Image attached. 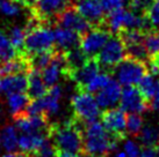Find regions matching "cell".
I'll list each match as a JSON object with an SVG mask.
<instances>
[{"instance_id": "cell-1", "label": "cell", "mask_w": 159, "mask_h": 157, "mask_svg": "<svg viewBox=\"0 0 159 157\" xmlns=\"http://www.w3.org/2000/svg\"><path fill=\"white\" fill-rule=\"evenodd\" d=\"M83 153L89 157H106L117 148L121 139L116 138L107 129L102 122L92 121L85 125Z\"/></svg>"}, {"instance_id": "cell-2", "label": "cell", "mask_w": 159, "mask_h": 157, "mask_svg": "<svg viewBox=\"0 0 159 157\" xmlns=\"http://www.w3.org/2000/svg\"><path fill=\"white\" fill-rule=\"evenodd\" d=\"M58 151L69 154L83 153L84 148V134L79 126V121L75 118L63 124L51 125L50 136Z\"/></svg>"}, {"instance_id": "cell-3", "label": "cell", "mask_w": 159, "mask_h": 157, "mask_svg": "<svg viewBox=\"0 0 159 157\" xmlns=\"http://www.w3.org/2000/svg\"><path fill=\"white\" fill-rule=\"evenodd\" d=\"M27 36L25 40V53L33 56L36 53L53 50L55 31L50 29L48 23L41 22L31 16L26 26Z\"/></svg>"}, {"instance_id": "cell-4", "label": "cell", "mask_w": 159, "mask_h": 157, "mask_svg": "<svg viewBox=\"0 0 159 157\" xmlns=\"http://www.w3.org/2000/svg\"><path fill=\"white\" fill-rule=\"evenodd\" d=\"M73 118L81 124L95 121L101 117V108L99 106L97 98L91 92L78 89V92L71 100Z\"/></svg>"}, {"instance_id": "cell-5", "label": "cell", "mask_w": 159, "mask_h": 157, "mask_svg": "<svg viewBox=\"0 0 159 157\" xmlns=\"http://www.w3.org/2000/svg\"><path fill=\"white\" fill-rule=\"evenodd\" d=\"M148 73L145 61L135 58H124L123 60L113 68L114 78L123 87L136 86L139 83L143 76Z\"/></svg>"}, {"instance_id": "cell-6", "label": "cell", "mask_w": 159, "mask_h": 157, "mask_svg": "<svg viewBox=\"0 0 159 157\" xmlns=\"http://www.w3.org/2000/svg\"><path fill=\"white\" fill-rule=\"evenodd\" d=\"M62 87L55 84L48 89V92L44 96L31 100L28 105L26 112L30 114H44L47 117L56 114L59 111L61 98H62Z\"/></svg>"}, {"instance_id": "cell-7", "label": "cell", "mask_w": 159, "mask_h": 157, "mask_svg": "<svg viewBox=\"0 0 159 157\" xmlns=\"http://www.w3.org/2000/svg\"><path fill=\"white\" fill-rule=\"evenodd\" d=\"M127 56V48L123 39L121 37H109L105 44V46L101 49V51L97 54V59L100 62V65L105 68H114L116 65H119Z\"/></svg>"}, {"instance_id": "cell-8", "label": "cell", "mask_w": 159, "mask_h": 157, "mask_svg": "<svg viewBox=\"0 0 159 157\" xmlns=\"http://www.w3.org/2000/svg\"><path fill=\"white\" fill-rule=\"evenodd\" d=\"M71 5V0H36L30 7V13L36 20L49 23L51 20L55 21L58 15Z\"/></svg>"}, {"instance_id": "cell-9", "label": "cell", "mask_w": 159, "mask_h": 157, "mask_svg": "<svg viewBox=\"0 0 159 157\" xmlns=\"http://www.w3.org/2000/svg\"><path fill=\"white\" fill-rule=\"evenodd\" d=\"M111 37V32L107 28H91L87 32L80 37L79 46L89 58L97 57V54L105 46Z\"/></svg>"}, {"instance_id": "cell-10", "label": "cell", "mask_w": 159, "mask_h": 157, "mask_svg": "<svg viewBox=\"0 0 159 157\" xmlns=\"http://www.w3.org/2000/svg\"><path fill=\"white\" fill-rule=\"evenodd\" d=\"M120 108L128 113H144L149 109L150 102L146 100L141 90L135 86H128L122 89L120 98Z\"/></svg>"}, {"instance_id": "cell-11", "label": "cell", "mask_w": 159, "mask_h": 157, "mask_svg": "<svg viewBox=\"0 0 159 157\" xmlns=\"http://www.w3.org/2000/svg\"><path fill=\"white\" fill-rule=\"evenodd\" d=\"M15 127L21 133H47L50 136L51 124H49L48 117L44 114H30L23 112L13 117Z\"/></svg>"}, {"instance_id": "cell-12", "label": "cell", "mask_w": 159, "mask_h": 157, "mask_svg": "<svg viewBox=\"0 0 159 157\" xmlns=\"http://www.w3.org/2000/svg\"><path fill=\"white\" fill-rule=\"evenodd\" d=\"M55 23L58 27H63V28H67L71 30L78 32L79 35H84L85 32L91 29V23H89L86 19L81 15V14L77 11L75 6L73 7L72 5L69 6L65 11H63L62 13L58 15Z\"/></svg>"}, {"instance_id": "cell-13", "label": "cell", "mask_w": 159, "mask_h": 157, "mask_svg": "<svg viewBox=\"0 0 159 157\" xmlns=\"http://www.w3.org/2000/svg\"><path fill=\"white\" fill-rule=\"evenodd\" d=\"M101 121L111 134L123 140L127 133V116L121 108H111L101 113Z\"/></svg>"}, {"instance_id": "cell-14", "label": "cell", "mask_w": 159, "mask_h": 157, "mask_svg": "<svg viewBox=\"0 0 159 157\" xmlns=\"http://www.w3.org/2000/svg\"><path fill=\"white\" fill-rule=\"evenodd\" d=\"M100 72H101L100 62L95 57H91L84 65L71 72L67 76L75 83L78 89H85V87L92 81V78L97 76Z\"/></svg>"}, {"instance_id": "cell-15", "label": "cell", "mask_w": 159, "mask_h": 157, "mask_svg": "<svg viewBox=\"0 0 159 157\" xmlns=\"http://www.w3.org/2000/svg\"><path fill=\"white\" fill-rule=\"evenodd\" d=\"M122 94V86L117 80L111 78V80L107 83L101 90L97 92V102L101 110H107L111 108H115L120 103Z\"/></svg>"}, {"instance_id": "cell-16", "label": "cell", "mask_w": 159, "mask_h": 157, "mask_svg": "<svg viewBox=\"0 0 159 157\" xmlns=\"http://www.w3.org/2000/svg\"><path fill=\"white\" fill-rule=\"evenodd\" d=\"M75 8L91 24H99L103 20L105 9L100 0H78Z\"/></svg>"}, {"instance_id": "cell-17", "label": "cell", "mask_w": 159, "mask_h": 157, "mask_svg": "<svg viewBox=\"0 0 159 157\" xmlns=\"http://www.w3.org/2000/svg\"><path fill=\"white\" fill-rule=\"evenodd\" d=\"M48 139L50 138L47 133H21V135L19 136V149L21 153L33 155L43 146Z\"/></svg>"}, {"instance_id": "cell-18", "label": "cell", "mask_w": 159, "mask_h": 157, "mask_svg": "<svg viewBox=\"0 0 159 157\" xmlns=\"http://www.w3.org/2000/svg\"><path fill=\"white\" fill-rule=\"evenodd\" d=\"M28 90V73L5 75L0 78V91L7 95L12 92H27Z\"/></svg>"}, {"instance_id": "cell-19", "label": "cell", "mask_w": 159, "mask_h": 157, "mask_svg": "<svg viewBox=\"0 0 159 157\" xmlns=\"http://www.w3.org/2000/svg\"><path fill=\"white\" fill-rule=\"evenodd\" d=\"M55 44L57 45L58 50L67 51L72 48L79 46L80 35L71 29L57 26L55 30Z\"/></svg>"}, {"instance_id": "cell-20", "label": "cell", "mask_w": 159, "mask_h": 157, "mask_svg": "<svg viewBox=\"0 0 159 157\" xmlns=\"http://www.w3.org/2000/svg\"><path fill=\"white\" fill-rule=\"evenodd\" d=\"M49 87L45 84L42 78V72L36 68H31L28 73V90L27 94L30 96L31 100H36L44 96L48 92Z\"/></svg>"}, {"instance_id": "cell-21", "label": "cell", "mask_w": 159, "mask_h": 157, "mask_svg": "<svg viewBox=\"0 0 159 157\" xmlns=\"http://www.w3.org/2000/svg\"><path fill=\"white\" fill-rule=\"evenodd\" d=\"M31 98L27 92H12L7 95V104L13 117L26 112Z\"/></svg>"}, {"instance_id": "cell-22", "label": "cell", "mask_w": 159, "mask_h": 157, "mask_svg": "<svg viewBox=\"0 0 159 157\" xmlns=\"http://www.w3.org/2000/svg\"><path fill=\"white\" fill-rule=\"evenodd\" d=\"M125 19L127 9L119 8L109 12L106 19V27L111 34H117L125 30Z\"/></svg>"}, {"instance_id": "cell-23", "label": "cell", "mask_w": 159, "mask_h": 157, "mask_svg": "<svg viewBox=\"0 0 159 157\" xmlns=\"http://www.w3.org/2000/svg\"><path fill=\"white\" fill-rule=\"evenodd\" d=\"M64 53H65V60H66V67H67L66 76L70 74L71 72H73L77 68H79L80 66L84 65L89 58L81 50L80 46L72 48L70 50H67V51H64Z\"/></svg>"}, {"instance_id": "cell-24", "label": "cell", "mask_w": 159, "mask_h": 157, "mask_svg": "<svg viewBox=\"0 0 159 157\" xmlns=\"http://www.w3.org/2000/svg\"><path fill=\"white\" fill-rule=\"evenodd\" d=\"M0 147L7 153H12L19 147V135L15 126H5L0 129Z\"/></svg>"}, {"instance_id": "cell-25", "label": "cell", "mask_w": 159, "mask_h": 157, "mask_svg": "<svg viewBox=\"0 0 159 157\" xmlns=\"http://www.w3.org/2000/svg\"><path fill=\"white\" fill-rule=\"evenodd\" d=\"M138 86V89L141 90V92L144 95L146 100L151 102V100L153 98L156 94V90H157V86H158V76L151 74V73H146L143 78H142L139 83L137 84Z\"/></svg>"}, {"instance_id": "cell-26", "label": "cell", "mask_w": 159, "mask_h": 157, "mask_svg": "<svg viewBox=\"0 0 159 157\" xmlns=\"http://www.w3.org/2000/svg\"><path fill=\"white\" fill-rule=\"evenodd\" d=\"M19 54L20 53L14 48V45L8 37V34H6L4 30H0V60L2 62L8 61L18 57Z\"/></svg>"}, {"instance_id": "cell-27", "label": "cell", "mask_w": 159, "mask_h": 157, "mask_svg": "<svg viewBox=\"0 0 159 157\" xmlns=\"http://www.w3.org/2000/svg\"><path fill=\"white\" fill-rule=\"evenodd\" d=\"M8 37L11 39L14 48L18 50L19 53H25V40L27 36V29L20 26H13L9 28Z\"/></svg>"}, {"instance_id": "cell-28", "label": "cell", "mask_w": 159, "mask_h": 157, "mask_svg": "<svg viewBox=\"0 0 159 157\" xmlns=\"http://www.w3.org/2000/svg\"><path fill=\"white\" fill-rule=\"evenodd\" d=\"M138 138L144 147H156L159 139L158 128L153 125H145L142 128Z\"/></svg>"}, {"instance_id": "cell-29", "label": "cell", "mask_w": 159, "mask_h": 157, "mask_svg": "<svg viewBox=\"0 0 159 157\" xmlns=\"http://www.w3.org/2000/svg\"><path fill=\"white\" fill-rule=\"evenodd\" d=\"M26 7L22 2L15 1V0H0V14L8 18H16L20 16Z\"/></svg>"}, {"instance_id": "cell-30", "label": "cell", "mask_w": 159, "mask_h": 157, "mask_svg": "<svg viewBox=\"0 0 159 157\" xmlns=\"http://www.w3.org/2000/svg\"><path fill=\"white\" fill-rule=\"evenodd\" d=\"M111 80V76L106 72H100L97 76H94L92 78V81L85 87V89L83 90H86V91L91 92V94H97L99 90H101L102 88L106 86L107 83Z\"/></svg>"}, {"instance_id": "cell-31", "label": "cell", "mask_w": 159, "mask_h": 157, "mask_svg": "<svg viewBox=\"0 0 159 157\" xmlns=\"http://www.w3.org/2000/svg\"><path fill=\"white\" fill-rule=\"evenodd\" d=\"M144 126V120L141 113H129L127 117V133L133 136H138Z\"/></svg>"}, {"instance_id": "cell-32", "label": "cell", "mask_w": 159, "mask_h": 157, "mask_svg": "<svg viewBox=\"0 0 159 157\" xmlns=\"http://www.w3.org/2000/svg\"><path fill=\"white\" fill-rule=\"evenodd\" d=\"M144 45L149 57L153 58L159 53V29L146 34L144 37Z\"/></svg>"}, {"instance_id": "cell-33", "label": "cell", "mask_w": 159, "mask_h": 157, "mask_svg": "<svg viewBox=\"0 0 159 157\" xmlns=\"http://www.w3.org/2000/svg\"><path fill=\"white\" fill-rule=\"evenodd\" d=\"M144 37L145 35L143 34L142 30H137V29H128V30L122 31L121 38L123 39L125 48L127 46H131V45H136V44L144 43Z\"/></svg>"}, {"instance_id": "cell-34", "label": "cell", "mask_w": 159, "mask_h": 157, "mask_svg": "<svg viewBox=\"0 0 159 157\" xmlns=\"http://www.w3.org/2000/svg\"><path fill=\"white\" fill-rule=\"evenodd\" d=\"M30 157H58V149L51 140H47L43 146L35 154L29 155Z\"/></svg>"}, {"instance_id": "cell-35", "label": "cell", "mask_w": 159, "mask_h": 157, "mask_svg": "<svg viewBox=\"0 0 159 157\" xmlns=\"http://www.w3.org/2000/svg\"><path fill=\"white\" fill-rule=\"evenodd\" d=\"M145 15L150 27L159 29V0H153Z\"/></svg>"}, {"instance_id": "cell-36", "label": "cell", "mask_w": 159, "mask_h": 157, "mask_svg": "<svg viewBox=\"0 0 159 157\" xmlns=\"http://www.w3.org/2000/svg\"><path fill=\"white\" fill-rule=\"evenodd\" d=\"M123 151L125 153L127 157H139L141 156L142 149L139 144L135 140L129 139L125 140L123 143Z\"/></svg>"}, {"instance_id": "cell-37", "label": "cell", "mask_w": 159, "mask_h": 157, "mask_svg": "<svg viewBox=\"0 0 159 157\" xmlns=\"http://www.w3.org/2000/svg\"><path fill=\"white\" fill-rule=\"evenodd\" d=\"M152 2H153V0H130L129 6H130V9H133L137 13L146 14Z\"/></svg>"}, {"instance_id": "cell-38", "label": "cell", "mask_w": 159, "mask_h": 157, "mask_svg": "<svg viewBox=\"0 0 159 157\" xmlns=\"http://www.w3.org/2000/svg\"><path fill=\"white\" fill-rule=\"evenodd\" d=\"M100 1L103 6L105 12L109 13V12L115 11V9L124 8V6L129 4L130 0H100Z\"/></svg>"}, {"instance_id": "cell-39", "label": "cell", "mask_w": 159, "mask_h": 157, "mask_svg": "<svg viewBox=\"0 0 159 157\" xmlns=\"http://www.w3.org/2000/svg\"><path fill=\"white\" fill-rule=\"evenodd\" d=\"M159 149L156 147H144L141 151V156L139 157H158Z\"/></svg>"}, {"instance_id": "cell-40", "label": "cell", "mask_w": 159, "mask_h": 157, "mask_svg": "<svg viewBox=\"0 0 159 157\" xmlns=\"http://www.w3.org/2000/svg\"><path fill=\"white\" fill-rule=\"evenodd\" d=\"M150 105L155 111H159V80H158V86H157V90H156L153 98L151 100Z\"/></svg>"}, {"instance_id": "cell-41", "label": "cell", "mask_w": 159, "mask_h": 157, "mask_svg": "<svg viewBox=\"0 0 159 157\" xmlns=\"http://www.w3.org/2000/svg\"><path fill=\"white\" fill-rule=\"evenodd\" d=\"M1 157H30V156L25 153H14V151H12V153L5 154Z\"/></svg>"}, {"instance_id": "cell-42", "label": "cell", "mask_w": 159, "mask_h": 157, "mask_svg": "<svg viewBox=\"0 0 159 157\" xmlns=\"http://www.w3.org/2000/svg\"><path fill=\"white\" fill-rule=\"evenodd\" d=\"M35 1L36 0H21V2H22L26 7H29V8H30L33 5L35 4Z\"/></svg>"}, {"instance_id": "cell-43", "label": "cell", "mask_w": 159, "mask_h": 157, "mask_svg": "<svg viewBox=\"0 0 159 157\" xmlns=\"http://www.w3.org/2000/svg\"><path fill=\"white\" fill-rule=\"evenodd\" d=\"M111 157H127V155H125L124 151H117V153H115L114 155H111Z\"/></svg>"}, {"instance_id": "cell-44", "label": "cell", "mask_w": 159, "mask_h": 157, "mask_svg": "<svg viewBox=\"0 0 159 157\" xmlns=\"http://www.w3.org/2000/svg\"><path fill=\"white\" fill-rule=\"evenodd\" d=\"M151 59H153V60H155L156 62H157V64H158V65H159V53H158V54H157V56H156V57L151 58Z\"/></svg>"}, {"instance_id": "cell-45", "label": "cell", "mask_w": 159, "mask_h": 157, "mask_svg": "<svg viewBox=\"0 0 159 157\" xmlns=\"http://www.w3.org/2000/svg\"><path fill=\"white\" fill-rule=\"evenodd\" d=\"M2 114V108H1V105H0V116Z\"/></svg>"}, {"instance_id": "cell-46", "label": "cell", "mask_w": 159, "mask_h": 157, "mask_svg": "<svg viewBox=\"0 0 159 157\" xmlns=\"http://www.w3.org/2000/svg\"><path fill=\"white\" fill-rule=\"evenodd\" d=\"M157 147H158V149H159V139H158V143H157Z\"/></svg>"}, {"instance_id": "cell-47", "label": "cell", "mask_w": 159, "mask_h": 157, "mask_svg": "<svg viewBox=\"0 0 159 157\" xmlns=\"http://www.w3.org/2000/svg\"><path fill=\"white\" fill-rule=\"evenodd\" d=\"M0 61H1V60H0ZM0 66H1V64H0Z\"/></svg>"}, {"instance_id": "cell-48", "label": "cell", "mask_w": 159, "mask_h": 157, "mask_svg": "<svg viewBox=\"0 0 159 157\" xmlns=\"http://www.w3.org/2000/svg\"><path fill=\"white\" fill-rule=\"evenodd\" d=\"M158 80H159V76H158Z\"/></svg>"}, {"instance_id": "cell-49", "label": "cell", "mask_w": 159, "mask_h": 157, "mask_svg": "<svg viewBox=\"0 0 159 157\" xmlns=\"http://www.w3.org/2000/svg\"><path fill=\"white\" fill-rule=\"evenodd\" d=\"M77 1H78V0H77Z\"/></svg>"}]
</instances>
